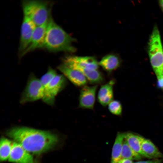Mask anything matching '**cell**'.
Instances as JSON below:
<instances>
[{"instance_id": "5b68a950", "label": "cell", "mask_w": 163, "mask_h": 163, "mask_svg": "<svg viewBox=\"0 0 163 163\" xmlns=\"http://www.w3.org/2000/svg\"><path fill=\"white\" fill-rule=\"evenodd\" d=\"M62 61L67 66L81 72L88 79L92 78L94 70L98 69L99 66L96 59L91 56H67L62 58Z\"/></svg>"}, {"instance_id": "6da1fadb", "label": "cell", "mask_w": 163, "mask_h": 163, "mask_svg": "<svg viewBox=\"0 0 163 163\" xmlns=\"http://www.w3.org/2000/svg\"><path fill=\"white\" fill-rule=\"evenodd\" d=\"M8 136L20 144L30 153L38 154L53 148L58 142L57 135L51 132L27 127L13 128Z\"/></svg>"}, {"instance_id": "ffe728a7", "label": "cell", "mask_w": 163, "mask_h": 163, "mask_svg": "<svg viewBox=\"0 0 163 163\" xmlns=\"http://www.w3.org/2000/svg\"><path fill=\"white\" fill-rule=\"evenodd\" d=\"M108 109L109 112L114 115L120 116L122 114V104L118 100H113L110 102L108 105Z\"/></svg>"}, {"instance_id": "cb8c5ba5", "label": "cell", "mask_w": 163, "mask_h": 163, "mask_svg": "<svg viewBox=\"0 0 163 163\" xmlns=\"http://www.w3.org/2000/svg\"><path fill=\"white\" fill-rule=\"evenodd\" d=\"M159 3L160 6L163 10V0L159 1Z\"/></svg>"}, {"instance_id": "9a60e30c", "label": "cell", "mask_w": 163, "mask_h": 163, "mask_svg": "<svg viewBox=\"0 0 163 163\" xmlns=\"http://www.w3.org/2000/svg\"><path fill=\"white\" fill-rule=\"evenodd\" d=\"M142 151L146 157L158 158L163 156L162 153L150 140L139 136Z\"/></svg>"}, {"instance_id": "44dd1931", "label": "cell", "mask_w": 163, "mask_h": 163, "mask_svg": "<svg viewBox=\"0 0 163 163\" xmlns=\"http://www.w3.org/2000/svg\"><path fill=\"white\" fill-rule=\"evenodd\" d=\"M161 160L156 159L151 160L138 161L134 163H161Z\"/></svg>"}, {"instance_id": "7c38bea8", "label": "cell", "mask_w": 163, "mask_h": 163, "mask_svg": "<svg viewBox=\"0 0 163 163\" xmlns=\"http://www.w3.org/2000/svg\"><path fill=\"white\" fill-rule=\"evenodd\" d=\"M8 160L14 163H34L33 156L20 144L15 141L13 142Z\"/></svg>"}, {"instance_id": "52a82bcc", "label": "cell", "mask_w": 163, "mask_h": 163, "mask_svg": "<svg viewBox=\"0 0 163 163\" xmlns=\"http://www.w3.org/2000/svg\"><path fill=\"white\" fill-rule=\"evenodd\" d=\"M67 84L66 78L63 75L57 74L44 87V96L42 99L44 102L50 106L55 103V97Z\"/></svg>"}, {"instance_id": "9c48e42d", "label": "cell", "mask_w": 163, "mask_h": 163, "mask_svg": "<svg viewBox=\"0 0 163 163\" xmlns=\"http://www.w3.org/2000/svg\"><path fill=\"white\" fill-rule=\"evenodd\" d=\"M98 85L92 86L86 85L80 90L78 107L83 109L93 110L95 101L96 94Z\"/></svg>"}, {"instance_id": "4fadbf2b", "label": "cell", "mask_w": 163, "mask_h": 163, "mask_svg": "<svg viewBox=\"0 0 163 163\" xmlns=\"http://www.w3.org/2000/svg\"><path fill=\"white\" fill-rule=\"evenodd\" d=\"M115 83V80L112 79L100 87L97 93V100L102 106L106 107L113 100V85Z\"/></svg>"}, {"instance_id": "7a4b0ae2", "label": "cell", "mask_w": 163, "mask_h": 163, "mask_svg": "<svg viewBox=\"0 0 163 163\" xmlns=\"http://www.w3.org/2000/svg\"><path fill=\"white\" fill-rule=\"evenodd\" d=\"M75 41L58 24L51 16L48 21L43 48L50 52H75L76 48L72 43Z\"/></svg>"}, {"instance_id": "8992f818", "label": "cell", "mask_w": 163, "mask_h": 163, "mask_svg": "<svg viewBox=\"0 0 163 163\" xmlns=\"http://www.w3.org/2000/svg\"><path fill=\"white\" fill-rule=\"evenodd\" d=\"M44 89L40 79L33 74L29 75L26 86L22 93L20 102L21 104L42 99Z\"/></svg>"}, {"instance_id": "d6986e66", "label": "cell", "mask_w": 163, "mask_h": 163, "mask_svg": "<svg viewBox=\"0 0 163 163\" xmlns=\"http://www.w3.org/2000/svg\"><path fill=\"white\" fill-rule=\"evenodd\" d=\"M142 157L141 155L133 149L124 139L122 147L121 159L139 160L141 159Z\"/></svg>"}, {"instance_id": "5bb4252c", "label": "cell", "mask_w": 163, "mask_h": 163, "mask_svg": "<svg viewBox=\"0 0 163 163\" xmlns=\"http://www.w3.org/2000/svg\"><path fill=\"white\" fill-rule=\"evenodd\" d=\"M121 60L116 55L110 54L104 56L99 62V66L108 74H110L120 66Z\"/></svg>"}, {"instance_id": "603a6c76", "label": "cell", "mask_w": 163, "mask_h": 163, "mask_svg": "<svg viewBox=\"0 0 163 163\" xmlns=\"http://www.w3.org/2000/svg\"><path fill=\"white\" fill-rule=\"evenodd\" d=\"M118 163H134L132 160L126 158H122L118 162Z\"/></svg>"}, {"instance_id": "8fae6325", "label": "cell", "mask_w": 163, "mask_h": 163, "mask_svg": "<svg viewBox=\"0 0 163 163\" xmlns=\"http://www.w3.org/2000/svg\"><path fill=\"white\" fill-rule=\"evenodd\" d=\"M57 68L75 86L82 87L86 85L88 81L80 71L69 67L63 63L58 66Z\"/></svg>"}, {"instance_id": "30bf717a", "label": "cell", "mask_w": 163, "mask_h": 163, "mask_svg": "<svg viewBox=\"0 0 163 163\" xmlns=\"http://www.w3.org/2000/svg\"><path fill=\"white\" fill-rule=\"evenodd\" d=\"M48 21L42 25L36 26L33 34L29 45L22 54L21 57L32 51L43 48Z\"/></svg>"}, {"instance_id": "2e32d148", "label": "cell", "mask_w": 163, "mask_h": 163, "mask_svg": "<svg viewBox=\"0 0 163 163\" xmlns=\"http://www.w3.org/2000/svg\"><path fill=\"white\" fill-rule=\"evenodd\" d=\"M124 139V133H117L112 149L111 163H118L121 159L122 149Z\"/></svg>"}, {"instance_id": "e0dca14e", "label": "cell", "mask_w": 163, "mask_h": 163, "mask_svg": "<svg viewBox=\"0 0 163 163\" xmlns=\"http://www.w3.org/2000/svg\"><path fill=\"white\" fill-rule=\"evenodd\" d=\"M124 139L133 149L142 156L146 157L142 149L139 135L131 133H124Z\"/></svg>"}, {"instance_id": "ac0fdd59", "label": "cell", "mask_w": 163, "mask_h": 163, "mask_svg": "<svg viewBox=\"0 0 163 163\" xmlns=\"http://www.w3.org/2000/svg\"><path fill=\"white\" fill-rule=\"evenodd\" d=\"M13 142L4 137L0 142V160L4 161L8 160L12 149Z\"/></svg>"}, {"instance_id": "277c9868", "label": "cell", "mask_w": 163, "mask_h": 163, "mask_svg": "<svg viewBox=\"0 0 163 163\" xmlns=\"http://www.w3.org/2000/svg\"><path fill=\"white\" fill-rule=\"evenodd\" d=\"M148 53L157 77L163 76V48L159 30L155 26L148 42Z\"/></svg>"}, {"instance_id": "ba28073f", "label": "cell", "mask_w": 163, "mask_h": 163, "mask_svg": "<svg viewBox=\"0 0 163 163\" xmlns=\"http://www.w3.org/2000/svg\"><path fill=\"white\" fill-rule=\"evenodd\" d=\"M21 24L18 52L21 57L27 48L36 25L27 16L23 15Z\"/></svg>"}, {"instance_id": "7402d4cb", "label": "cell", "mask_w": 163, "mask_h": 163, "mask_svg": "<svg viewBox=\"0 0 163 163\" xmlns=\"http://www.w3.org/2000/svg\"><path fill=\"white\" fill-rule=\"evenodd\" d=\"M157 78V85L159 88L163 89V76L158 77Z\"/></svg>"}, {"instance_id": "3957f363", "label": "cell", "mask_w": 163, "mask_h": 163, "mask_svg": "<svg viewBox=\"0 0 163 163\" xmlns=\"http://www.w3.org/2000/svg\"><path fill=\"white\" fill-rule=\"evenodd\" d=\"M21 5L23 15L29 17L36 26L47 22L51 16L52 4L49 1L23 0Z\"/></svg>"}]
</instances>
